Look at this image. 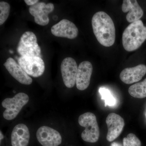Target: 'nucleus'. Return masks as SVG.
I'll list each match as a JSON object with an SVG mask.
<instances>
[{
    "label": "nucleus",
    "mask_w": 146,
    "mask_h": 146,
    "mask_svg": "<svg viewBox=\"0 0 146 146\" xmlns=\"http://www.w3.org/2000/svg\"><path fill=\"white\" fill-rule=\"evenodd\" d=\"M94 34L100 44L109 47L114 44L116 37L115 25L112 18L104 11L96 12L91 21Z\"/></svg>",
    "instance_id": "1"
},
{
    "label": "nucleus",
    "mask_w": 146,
    "mask_h": 146,
    "mask_svg": "<svg viewBox=\"0 0 146 146\" xmlns=\"http://www.w3.org/2000/svg\"><path fill=\"white\" fill-rule=\"evenodd\" d=\"M146 39V27L141 20L129 25L122 35V44L127 52L138 49Z\"/></svg>",
    "instance_id": "2"
},
{
    "label": "nucleus",
    "mask_w": 146,
    "mask_h": 146,
    "mask_svg": "<svg viewBox=\"0 0 146 146\" xmlns=\"http://www.w3.org/2000/svg\"><path fill=\"white\" fill-rule=\"evenodd\" d=\"M78 123L85 129L81 133V138L85 142L96 143L100 137V129L96 115L91 112L82 114L78 118Z\"/></svg>",
    "instance_id": "3"
},
{
    "label": "nucleus",
    "mask_w": 146,
    "mask_h": 146,
    "mask_svg": "<svg viewBox=\"0 0 146 146\" xmlns=\"http://www.w3.org/2000/svg\"><path fill=\"white\" fill-rule=\"evenodd\" d=\"M29 101V96L24 93H19L13 98L5 99L2 103L3 107L6 109L3 113L4 118L7 120L15 119Z\"/></svg>",
    "instance_id": "4"
},
{
    "label": "nucleus",
    "mask_w": 146,
    "mask_h": 146,
    "mask_svg": "<svg viewBox=\"0 0 146 146\" xmlns=\"http://www.w3.org/2000/svg\"><path fill=\"white\" fill-rule=\"evenodd\" d=\"M17 51L21 56H39L41 49L37 43L35 35L26 31L21 36L17 47Z\"/></svg>",
    "instance_id": "5"
},
{
    "label": "nucleus",
    "mask_w": 146,
    "mask_h": 146,
    "mask_svg": "<svg viewBox=\"0 0 146 146\" xmlns=\"http://www.w3.org/2000/svg\"><path fill=\"white\" fill-rule=\"evenodd\" d=\"M18 61L19 65L29 76L39 77L44 72V62L39 56H21Z\"/></svg>",
    "instance_id": "6"
},
{
    "label": "nucleus",
    "mask_w": 146,
    "mask_h": 146,
    "mask_svg": "<svg viewBox=\"0 0 146 146\" xmlns=\"http://www.w3.org/2000/svg\"><path fill=\"white\" fill-rule=\"evenodd\" d=\"M78 67L76 60L72 57L65 58L60 65L63 82L68 88H72L76 84Z\"/></svg>",
    "instance_id": "7"
},
{
    "label": "nucleus",
    "mask_w": 146,
    "mask_h": 146,
    "mask_svg": "<svg viewBox=\"0 0 146 146\" xmlns=\"http://www.w3.org/2000/svg\"><path fill=\"white\" fill-rule=\"evenodd\" d=\"M36 138L43 146H58L62 143L60 133L52 128L43 126L38 129Z\"/></svg>",
    "instance_id": "8"
},
{
    "label": "nucleus",
    "mask_w": 146,
    "mask_h": 146,
    "mask_svg": "<svg viewBox=\"0 0 146 146\" xmlns=\"http://www.w3.org/2000/svg\"><path fill=\"white\" fill-rule=\"evenodd\" d=\"M54 5L52 3L46 4L44 2H38L29 8V11L34 17L36 23L39 25L46 26L49 23V13L54 10Z\"/></svg>",
    "instance_id": "9"
},
{
    "label": "nucleus",
    "mask_w": 146,
    "mask_h": 146,
    "mask_svg": "<svg viewBox=\"0 0 146 146\" xmlns=\"http://www.w3.org/2000/svg\"><path fill=\"white\" fill-rule=\"evenodd\" d=\"M52 33L57 37H65L74 39L78 36V30L72 22L63 19L52 27Z\"/></svg>",
    "instance_id": "10"
},
{
    "label": "nucleus",
    "mask_w": 146,
    "mask_h": 146,
    "mask_svg": "<svg viewBox=\"0 0 146 146\" xmlns=\"http://www.w3.org/2000/svg\"><path fill=\"white\" fill-rule=\"evenodd\" d=\"M106 121L108 128L106 139L110 142H112L122 132L125 125L124 120L119 115L111 113L107 116Z\"/></svg>",
    "instance_id": "11"
},
{
    "label": "nucleus",
    "mask_w": 146,
    "mask_h": 146,
    "mask_svg": "<svg viewBox=\"0 0 146 146\" xmlns=\"http://www.w3.org/2000/svg\"><path fill=\"white\" fill-rule=\"evenodd\" d=\"M93 70L92 64L89 61H83L80 64L76 82L77 88L78 90L84 91L88 88L90 84Z\"/></svg>",
    "instance_id": "12"
},
{
    "label": "nucleus",
    "mask_w": 146,
    "mask_h": 146,
    "mask_svg": "<svg viewBox=\"0 0 146 146\" xmlns=\"http://www.w3.org/2000/svg\"><path fill=\"white\" fill-rule=\"evenodd\" d=\"M4 65L9 74L20 83L25 85L32 83V79L12 58H7Z\"/></svg>",
    "instance_id": "13"
},
{
    "label": "nucleus",
    "mask_w": 146,
    "mask_h": 146,
    "mask_svg": "<svg viewBox=\"0 0 146 146\" xmlns=\"http://www.w3.org/2000/svg\"><path fill=\"white\" fill-rule=\"evenodd\" d=\"M146 73V65L140 64L135 67L124 69L120 73L119 78L126 84H131L141 80Z\"/></svg>",
    "instance_id": "14"
},
{
    "label": "nucleus",
    "mask_w": 146,
    "mask_h": 146,
    "mask_svg": "<svg viewBox=\"0 0 146 146\" xmlns=\"http://www.w3.org/2000/svg\"><path fill=\"white\" fill-rule=\"evenodd\" d=\"M122 10L124 13L128 12L126 18L131 23L139 21L143 15V11L136 0H123Z\"/></svg>",
    "instance_id": "15"
},
{
    "label": "nucleus",
    "mask_w": 146,
    "mask_h": 146,
    "mask_svg": "<svg viewBox=\"0 0 146 146\" xmlns=\"http://www.w3.org/2000/svg\"><path fill=\"white\" fill-rule=\"evenodd\" d=\"M28 128L24 124H19L13 128L11 134L12 146H27L30 139Z\"/></svg>",
    "instance_id": "16"
},
{
    "label": "nucleus",
    "mask_w": 146,
    "mask_h": 146,
    "mask_svg": "<svg viewBox=\"0 0 146 146\" xmlns=\"http://www.w3.org/2000/svg\"><path fill=\"white\" fill-rule=\"evenodd\" d=\"M130 96L136 98L142 99L146 97V78L143 81L131 85L128 89Z\"/></svg>",
    "instance_id": "17"
},
{
    "label": "nucleus",
    "mask_w": 146,
    "mask_h": 146,
    "mask_svg": "<svg viewBox=\"0 0 146 146\" xmlns=\"http://www.w3.org/2000/svg\"><path fill=\"white\" fill-rule=\"evenodd\" d=\"M99 92L101 95L102 99L104 100L105 106H112L116 104V100L108 89L104 88H100Z\"/></svg>",
    "instance_id": "18"
},
{
    "label": "nucleus",
    "mask_w": 146,
    "mask_h": 146,
    "mask_svg": "<svg viewBox=\"0 0 146 146\" xmlns=\"http://www.w3.org/2000/svg\"><path fill=\"white\" fill-rule=\"evenodd\" d=\"M10 6L8 3L0 2V25H3L7 20L10 12Z\"/></svg>",
    "instance_id": "19"
},
{
    "label": "nucleus",
    "mask_w": 146,
    "mask_h": 146,
    "mask_svg": "<svg viewBox=\"0 0 146 146\" xmlns=\"http://www.w3.org/2000/svg\"><path fill=\"white\" fill-rule=\"evenodd\" d=\"M123 146H141V141L139 138L133 133L128 134L123 140Z\"/></svg>",
    "instance_id": "20"
},
{
    "label": "nucleus",
    "mask_w": 146,
    "mask_h": 146,
    "mask_svg": "<svg viewBox=\"0 0 146 146\" xmlns=\"http://www.w3.org/2000/svg\"><path fill=\"white\" fill-rule=\"evenodd\" d=\"M39 1L38 0H25V2L28 5L32 6L36 4Z\"/></svg>",
    "instance_id": "21"
},
{
    "label": "nucleus",
    "mask_w": 146,
    "mask_h": 146,
    "mask_svg": "<svg viewBox=\"0 0 146 146\" xmlns=\"http://www.w3.org/2000/svg\"><path fill=\"white\" fill-rule=\"evenodd\" d=\"M110 146H123V145L118 142H113Z\"/></svg>",
    "instance_id": "22"
},
{
    "label": "nucleus",
    "mask_w": 146,
    "mask_h": 146,
    "mask_svg": "<svg viewBox=\"0 0 146 146\" xmlns=\"http://www.w3.org/2000/svg\"><path fill=\"white\" fill-rule=\"evenodd\" d=\"M0 133H1V135H0V136H1V140H2L4 138V136L3 135V133H2L1 131V132H0Z\"/></svg>",
    "instance_id": "23"
}]
</instances>
